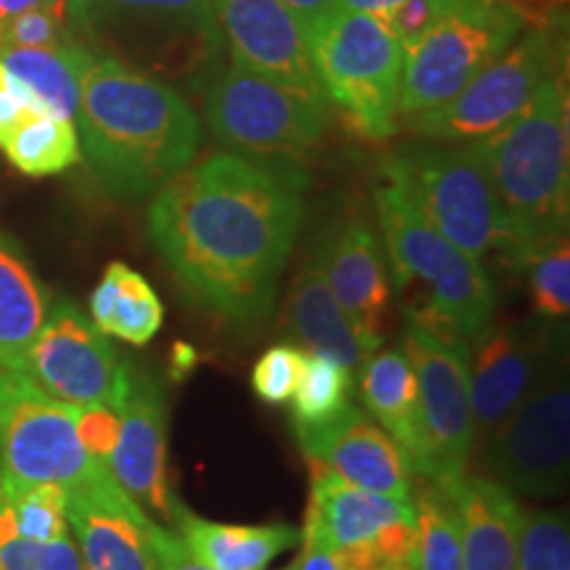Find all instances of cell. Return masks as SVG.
I'll use <instances>...</instances> for the list:
<instances>
[{
	"label": "cell",
	"instance_id": "31",
	"mask_svg": "<svg viewBox=\"0 0 570 570\" xmlns=\"http://www.w3.org/2000/svg\"><path fill=\"white\" fill-rule=\"evenodd\" d=\"M417 570H462L460 510L449 487L428 483L417 494Z\"/></svg>",
	"mask_w": 570,
	"mask_h": 570
},
{
	"label": "cell",
	"instance_id": "15",
	"mask_svg": "<svg viewBox=\"0 0 570 570\" xmlns=\"http://www.w3.org/2000/svg\"><path fill=\"white\" fill-rule=\"evenodd\" d=\"M214 21L233 63L325 98L304 24L283 0H214Z\"/></svg>",
	"mask_w": 570,
	"mask_h": 570
},
{
	"label": "cell",
	"instance_id": "29",
	"mask_svg": "<svg viewBox=\"0 0 570 570\" xmlns=\"http://www.w3.org/2000/svg\"><path fill=\"white\" fill-rule=\"evenodd\" d=\"M0 148L21 175L30 177L67 173L82 159L75 119L56 114H32Z\"/></svg>",
	"mask_w": 570,
	"mask_h": 570
},
{
	"label": "cell",
	"instance_id": "36",
	"mask_svg": "<svg viewBox=\"0 0 570 570\" xmlns=\"http://www.w3.org/2000/svg\"><path fill=\"white\" fill-rule=\"evenodd\" d=\"M336 554L346 570H417V518Z\"/></svg>",
	"mask_w": 570,
	"mask_h": 570
},
{
	"label": "cell",
	"instance_id": "46",
	"mask_svg": "<svg viewBox=\"0 0 570 570\" xmlns=\"http://www.w3.org/2000/svg\"><path fill=\"white\" fill-rule=\"evenodd\" d=\"M48 3V0H0V27L9 24L13 17H19V13L35 9V6H42Z\"/></svg>",
	"mask_w": 570,
	"mask_h": 570
},
{
	"label": "cell",
	"instance_id": "4",
	"mask_svg": "<svg viewBox=\"0 0 570 570\" xmlns=\"http://www.w3.org/2000/svg\"><path fill=\"white\" fill-rule=\"evenodd\" d=\"M377 225L396 288L423 283L428 306L410 320L444 338H475L494 320L497 294L481 259L449 244L407 190L386 180L375 190Z\"/></svg>",
	"mask_w": 570,
	"mask_h": 570
},
{
	"label": "cell",
	"instance_id": "12",
	"mask_svg": "<svg viewBox=\"0 0 570 570\" xmlns=\"http://www.w3.org/2000/svg\"><path fill=\"white\" fill-rule=\"evenodd\" d=\"M77 35L125 48L154 69H188L223 48L214 0H67Z\"/></svg>",
	"mask_w": 570,
	"mask_h": 570
},
{
	"label": "cell",
	"instance_id": "6",
	"mask_svg": "<svg viewBox=\"0 0 570 570\" xmlns=\"http://www.w3.org/2000/svg\"><path fill=\"white\" fill-rule=\"evenodd\" d=\"M204 111L217 140L235 154L291 161L323 140L327 98L230 63L206 85Z\"/></svg>",
	"mask_w": 570,
	"mask_h": 570
},
{
	"label": "cell",
	"instance_id": "25",
	"mask_svg": "<svg viewBox=\"0 0 570 570\" xmlns=\"http://www.w3.org/2000/svg\"><path fill=\"white\" fill-rule=\"evenodd\" d=\"M90 46L71 42L56 48H11L0 51V63L30 92L42 114L75 119L80 109L82 77L92 63Z\"/></svg>",
	"mask_w": 570,
	"mask_h": 570
},
{
	"label": "cell",
	"instance_id": "44",
	"mask_svg": "<svg viewBox=\"0 0 570 570\" xmlns=\"http://www.w3.org/2000/svg\"><path fill=\"white\" fill-rule=\"evenodd\" d=\"M283 3L296 13L298 21H302L304 30H306V27H309L312 21H317L320 17H325L327 11H333L336 0H283Z\"/></svg>",
	"mask_w": 570,
	"mask_h": 570
},
{
	"label": "cell",
	"instance_id": "11",
	"mask_svg": "<svg viewBox=\"0 0 570 570\" xmlns=\"http://www.w3.org/2000/svg\"><path fill=\"white\" fill-rule=\"evenodd\" d=\"M489 479L512 494L558 497L570 470V389L566 367L547 360L523 402L487 436Z\"/></svg>",
	"mask_w": 570,
	"mask_h": 570
},
{
	"label": "cell",
	"instance_id": "3",
	"mask_svg": "<svg viewBox=\"0 0 570 570\" xmlns=\"http://www.w3.org/2000/svg\"><path fill=\"white\" fill-rule=\"evenodd\" d=\"M568 85L552 75L525 109L470 146L483 167L504 217V256L523 265L539 248L566 238L570 214Z\"/></svg>",
	"mask_w": 570,
	"mask_h": 570
},
{
	"label": "cell",
	"instance_id": "1",
	"mask_svg": "<svg viewBox=\"0 0 570 570\" xmlns=\"http://www.w3.org/2000/svg\"><path fill=\"white\" fill-rule=\"evenodd\" d=\"M306 177L288 159L214 154L156 190L148 235L183 291L233 325H256L304 219Z\"/></svg>",
	"mask_w": 570,
	"mask_h": 570
},
{
	"label": "cell",
	"instance_id": "34",
	"mask_svg": "<svg viewBox=\"0 0 570 570\" xmlns=\"http://www.w3.org/2000/svg\"><path fill=\"white\" fill-rule=\"evenodd\" d=\"M77 40V27L67 0H48L35 9L13 17L0 27V51L11 48H56L71 46Z\"/></svg>",
	"mask_w": 570,
	"mask_h": 570
},
{
	"label": "cell",
	"instance_id": "47",
	"mask_svg": "<svg viewBox=\"0 0 570 570\" xmlns=\"http://www.w3.org/2000/svg\"><path fill=\"white\" fill-rule=\"evenodd\" d=\"M283 570H294V566H291V568H283Z\"/></svg>",
	"mask_w": 570,
	"mask_h": 570
},
{
	"label": "cell",
	"instance_id": "18",
	"mask_svg": "<svg viewBox=\"0 0 570 570\" xmlns=\"http://www.w3.org/2000/svg\"><path fill=\"white\" fill-rule=\"evenodd\" d=\"M67 520L85 570H156L154 518L106 479L67 491Z\"/></svg>",
	"mask_w": 570,
	"mask_h": 570
},
{
	"label": "cell",
	"instance_id": "39",
	"mask_svg": "<svg viewBox=\"0 0 570 570\" xmlns=\"http://www.w3.org/2000/svg\"><path fill=\"white\" fill-rule=\"evenodd\" d=\"M458 3L460 0H404V3L377 13V17L386 21L391 32L396 35V40L402 42L404 53H407L410 48L423 40Z\"/></svg>",
	"mask_w": 570,
	"mask_h": 570
},
{
	"label": "cell",
	"instance_id": "10",
	"mask_svg": "<svg viewBox=\"0 0 570 570\" xmlns=\"http://www.w3.org/2000/svg\"><path fill=\"white\" fill-rule=\"evenodd\" d=\"M417 377V452L412 473L446 487L462 479L475 444L470 410V348L407 320L404 346Z\"/></svg>",
	"mask_w": 570,
	"mask_h": 570
},
{
	"label": "cell",
	"instance_id": "22",
	"mask_svg": "<svg viewBox=\"0 0 570 570\" xmlns=\"http://www.w3.org/2000/svg\"><path fill=\"white\" fill-rule=\"evenodd\" d=\"M285 325L298 338V344L306 346V352L333 356L352 373H360L362 365L375 354V348L362 338L333 296L323 273L320 248H315V254L304 262L291 283Z\"/></svg>",
	"mask_w": 570,
	"mask_h": 570
},
{
	"label": "cell",
	"instance_id": "2",
	"mask_svg": "<svg viewBox=\"0 0 570 570\" xmlns=\"http://www.w3.org/2000/svg\"><path fill=\"white\" fill-rule=\"evenodd\" d=\"M80 151L111 196H154L196 161L202 119L173 85L96 51L75 117Z\"/></svg>",
	"mask_w": 570,
	"mask_h": 570
},
{
	"label": "cell",
	"instance_id": "37",
	"mask_svg": "<svg viewBox=\"0 0 570 570\" xmlns=\"http://www.w3.org/2000/svg\"><path fill=\"white\" fill-rule=\"evenodd\" d=\"M306 352L291 344H275L269 346L265 354L256 360L254 373H252V386L254 394L262 402L281 407V404L291 402V396L296 394L298 381L304 373Z\"/></svg>",
	"mask_w": 570,
	"mask_h": 570
},
{
	"label": "cell",
	"instance_id": "33",
	"mask_svg": "<svg viewBox=\"0 0 570 570\" xmlns=\"http://www.w3.org/2000/svg\"><path fill=\"white\" fill-rule=\"evenodd\" d=\"M515 570H570V531L562 512L533 510L520 518Z\"/></svg>",
	"mask_w": 570,
	"mask_h": 570
},
{
	"label": "cell",
	"instance_id": "9",
	"mask_svg": "<svg viewBox=\"0 0 570 570\" xmlns=\"http://www.w3.org/2000/svg\"><path fill=\"white\" fill-rule=\"evenodd\" d=\"M386 180L431 219L449 244L473 259L504 252V217L487 167L473 146L410 148L383 164Z\"/></svg>",
	"mask_w": 570,
	"mask_h": 570
},
{
	"label": "cell",
	"instance_id": "20",
	"mask_svg": "<svg viewBox=\"0 0 570 570\" xmlns=\"http://www.w3.org/2000/svg\"><path fill=\"white\" fill-rule=\"evenodd\" d=\"M470 354V410L475 436L487 439L523 402L547 356L541 341L518 325H494L473 338Z\"/></svg>",
	"mask_w": 570,
	"mask_h": 570
},
{
	"label": "cell",
	"instance_id": "38",
	"mask_svg": "<svg viewBox=\"0 0 570 570\" xmlns=\"http://www.w3.org/2000/svg\"><path fill=\"white\" fill-rule=\"evenodd\" d=\"M0 570H85L71 533L53 541L0 539Z\"/></svg>",
	"mask_w": 570,
	"mask_h": 570
},
{
	"label": "cell",
	"instance_id": "19",
	"mask_svg": "<svg viewBox=\"0 0 570 570\" xmlns=\"http://www.w3.org/2000/svg\"><path fill=\"white\" fill-rule=\"evenodd\" d=\"M320 259L341 309L377 352L391 298L389 259L381 233L365 217L348 219L320 246Z\"/></svg>",
	"mask_w": 570,
	"mask_h": 570
},
{
	"label": "cell",
	"instance_id": "14",
	"mask_svg": "<svg viewBox=\"0 0 570 570\" xmlns=\"http://www.w3.org/2000/svg\"><path fill=\"white\" fill-rule=\"evenodd\" d=\"M24 375L48 396L71 407H122L130 370L119 365L109 341L75 304L59 302L27 352Z\"/></svg>",
	"mask_w": 570,
	"mask_h": 570
},
{
	"label": "cell",
	"instance_id": "24",
	"mask_svg": "<svg viewBox=\"0 0 570 570\" xmlns=\"http://www.w3.org/2000/svg\"><path fill=\"white\" fill-rule=\"evenodd\" d=\"M169 518L185 547L212 570H265L277 554L296 547L298 541L294 525L217 523V520L198 518L177 499H173Z\"/></svg>",
	"mask_w": 570,
	"mask_h": 570
},
{
	"label": "cell",
	"instance_id": "41",
	"mask_svg": "<svg viewBox=\"0 0 570 570\" xmlns=\"http://www.w3.org/2000/svg\"><path fill=\"white\" fill-rule=\"evenodd\" d=\"M32 114H42L30 98L17 77L0 63V146L11 138V132L17 130L21 122L32 117Z\"/></svg>",
	"mask_w": 570,
	"mask_h": 570
},
{
	"label": "cell",
	"instance_id": "35",
	"mask_svg": "<svg viewBox=\"0 0 570 570\" xmlns=\"http://www.w3.org/2000/svg\"><path fill=\"white\" fill-rule=\"evenodd\" d=\"M529 269V288L539 315L566 320L570 312V246L568 238L539 248L523 262Z\"/></svg>",
	"mask_w": 570,
	"mask_h": 570
},
{
	"label": "cell",
	"instance_id": "7",
	"mask_svg": "<svg viewBox=\"0 0 570 570\" xmlns=\"http://www.w3.org/2000/svg\"><path fill=\"white\" fill-rule=\"evenodd\" d=\"M0 479L67 491L111 479L77 436V407L48 396L24 373L0 367Z\"/></svg>",
	"mask_w": 570,
	"mask_h": 570
},
{
	"label": "cell",
	"instance_id": "27",
	"mask_svg": "<svg viewBox=\"0 0 570 570\" xmlns=\"http://www.w3.org/2000/svg\"><path fill=\"white\" fill-rule=\"evenodd\" d=\"M365 412L375 420L407 458L417 452V377L402 348L373 354L360 370Z\"/></svg>",
	"mask_w": 570,
	"mask_h": 570
},
{
	"label": "cell",
	"instance_id": "17",
	"mask_svg": "<svg viewBox=\"0 0 570 570\" xmlns=\"http://www.w3.org/2000/svg\"><path fill=\"white\" fill-rule=\"evenodd\" d=\"M106 468L132 502L169 518L167 402L159 383L148 375L130 373V389L119 407V439Z\"/></svg>",
	"mask_w": 570,
	"mask_h": 570
},
{
	"label": "cell",
	"instance_id": "32",
	"mask_svg": "<svg viewBox=\"0 0 570 570\" xmlns=\"http://www.w3.org/2000/svg\"><path fill=\"white\" fill-rule=\"evenodd\" d=\"M3 489L17 537L32 541H53L67 537V489L53 487V483L13 487V483L6 481Z\"/></svg>",
	"mask_w": 570,
	"mask_h": 570
},
{
	"label": "cell",
	"instance_id": "13",
	"mask_svg": "<svg viewBox=\"0 0 570 570\" xmlns=\"http://www.w3.org/2000/svg\"><path fill=\"white\" fill-rule=\"evenodd\" d=\"M558 71L560 53L552 35L533 27L483 67L458 96L407 122L431 140H481L518 117Z\"/></svg>",
	"mask_w": 570,
	"mask_h": 570
},
{
	"label": "cell",
	"instance_id": "45",
	"mask_svg": "<svg viewBox=\"0 0 570 570\" xmlns=\"http://www.w3.org/2000/svg\"><path fill=\"white\" fill-rule=\"evenodd\" d=\"M404 3V0H336L333 9L338 11H362V13H383L394 6Z\"/></svg>",
	"mask_w": 570,
	"mask_h": 570
},
{
	"label": "cell",
	"instance_id": "26",
	"mask_svg": "<svg viewBox=\"0 0 570 570\" xmlns=\"http://www.w3.org/2000/svg\"><path fill=\"white\" fill-rule=\"evenodd\" d=\"M46 317V288L13 240L0 233V367L24 373L27 352Z\"/></svg>",
	"mask_w": 570,
	"mask_h": 570
},
{
	"label": "cell",
	"instance_id": "28",
	"mask_svg": "<svg viewBox=\"0 0 570 570\" xmlns=\"http://www.w3.org/2000/svg\"><path fill=\"white\" fill-rule=\"evenodd\" d=\"M90 317L104 336L146 346L161 331L164 304L138 269L111 262L90 294Z\"/></svg>",
	"mask_w": 570,
	"mask_h": 570
},
{
	"label": "cell",
	"instance_id": "23",
	"mask_svg": "<svg viewBox=\"0 0 570 570\" xmlns=\"http://www.w3.org/2000/svg\"><path fill=\"white\" fill-rule=\"evenodd\" d=\"M452 489L462 525V570H515L520 510L518 499L487 475H462Z\"/></svg>",
	"mask_w": 570,
	"mask_h": 570
},
{
	"label": "cell",
	"instance_id": "43",
	"mask_svg": "<svg viewBox=\"0 0 570 570\" xmlns=\"http://www.w3.org/2000/svg\"><path fill=\"white\" fill-rule=\"evenodd\" d=\"M302 537V554L294 560V570H346L341 566L338 554L325 544V539L320 537L317 529L304 520Z\"/></svg>",
	"mask_w": 570,
	"mask_h": 570
},
{
	"label": "cell",
	"instance_id": "5",
	"mask_svg": "<svg viewBox=\"0 0 570 570\" xmlns=\"http://www.w3.org/2000/svg\"><path fill=\"white\" fill-rule=\"evenodd\" d=\"M312 67L327 101L367 140H386L399 127L404 48L377 13L327 11L306 27Z\"/></svg>",
	"mask_w": 570,
	"mask_h": 570
},
{
	"label": "cell",
	"instance_id": "30",
	"mask_svg": "<svg viewBox=\"0 0 570 570\" xmlns=\"http://www.w3.org/2000/svg\"><path fill=\"white\" fill-rule=\"evenodd\" d=\"M354 373L325 354L306 352L304 373L296 394L291 396L296 431L333 423L352 404Z\"/></svg>",
	"mask_w": 570,
	"mask_h": 570
},
{
	"label": "cell",
	"instance_id": "21",
	"mask_svg": "<svg viewBox=\"0 0 570 570\" xmlns=\"http://www.w3.org/2000/svg\"><path fill=\"white\" fill-rule=\"evenodd\" d=\"M417 518L412 499H396L367 491L312 468V497L306 523L317 529L333 552L375 539L391 525L412 523Z\"/></svg>",
	"mask_w": 570,
	"mask_h": 570
},
{
	"label": "cell",
	"instance_id": "8",
	"mask_svg": "<svg viewBox=\"0 0 570 570\" xmlns=\"http://www.w3.org/2000/svg\"><path fill=\"white\" fill-rule=\"evenodd\" d=\"M523 30L525 13L515 0H460L404 53L399 117L412 119L444 106Z\"/></svg>",
	"mask_w": 570,
	"mask_h": 570
},
{
	"label": "cell",
	"instance_id": "42",
	"mask_svg": "<svg viewBox=\"0 0 570 570\" xmlns=\"http://www.w3.org/2000/svg\"><path fill=\"white\" fill-rule=\"evenodd\" d=\"M151 547L156 570H212L185 547V541L177 537V531L164 529L156 520L151 523Z\"/></svg>",
	"mask_w": 570,
	"mask_h": 570
},
{
	"label": "cell",
	"instance_id": "40",
	"mask_svg": "<svg viewBox=\"0 0 570 570\" xmlns=\"http://www.w3.org/2000/svg\"><path fill=\"white\" fill-rule=\"evenodd\" d=\"M77 436L88 454L106 465L119 439V410L109 404L77 407Z\"/></svg>",
	"mask_w": 570,
	"mask_h": 570
},
{
	"label": "cell",
	"instance_id": "16",
	"mask_svg": "<svg viewBox=\"0 0 570 570\" xmlns=\"http://www.w3.org/2000/svg\"><path fill=\"white\" fill-rule=\"evenodd\" d=\"M312 468L333 473L352 487L412 499V468L394 439L354 404L323 428L296 431Z\"/></svg>",
	"mask_w": 570,
	"mask_h": 570
}]
</instances>
